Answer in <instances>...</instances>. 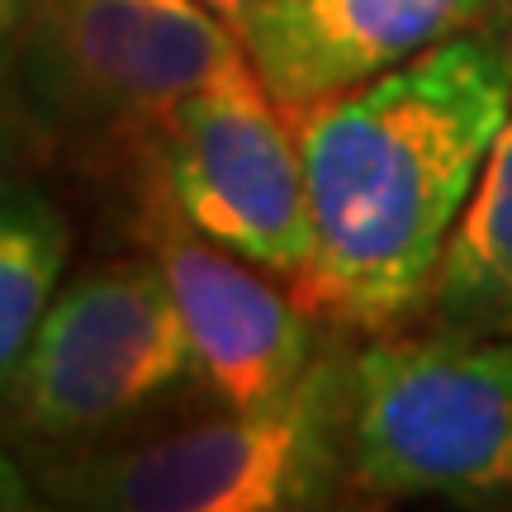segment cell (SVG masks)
<instances>
[{"instance_id": "1", "label": "cell", "mask_w": 512, "mask_h": 512, "mask_svg": "<svg viewBox=\"0 0 512 512\" xmlns=\"http://www.w3.org/2000/svg\"><path fill=\"white\" fill-rule=\"evenodd\" d=\"M508 114L512 34L494 24L290 114L313 223L294 299L361 332L427 304Z\"/></svg>"}, {"instance_id": "2", "label": "cell", "mask_w": 512, "mask_h": 512, "mask_svg": "<svg viewBox=\"0 0 512 512\" xmlns=\"http://www.w3.org/2000/svg\"><path fill=\"white\" fill-rule=\"evenodd\" d=\"M347 427V380L313 366L280 403L81 451L38 494L105 512H280L323 503Z\"/></svg>"}, {"instance_id": "3", "label": "cell", "mask_w": 512, "mask_h": 512, "mask_svg": "<svg viewBox=\"0 0 512 512\" xmlns=\"http://www.w3.org/2000/svg\"><path fill=\"white\" fill-rule=\"evenodd\" d=\"M347 460L375 494H508L512 337L370 342L347 370Z\"/></svg>"}, {"instance_id": "4", "label": "cell", "mask_w": 512, "mask_h": 512, "mask_svg": "<svg viewBox=\"0 0 512 512\" xmlns=\"http://www.w3.org/2000/svg\"><path fill=\"white\" fill-rule=\"evenodd\" d=\"M190 375V342L157 261H100L57 290L0 389V413L29 441L76 446L152 408Z\"/></svg>"}, {"instance_id": "5", "label": "cell", "mask_w": 512, "mask_h": 512, "mask_svg": "<svg viewBox=\"0 0 512 512\" xmlns=\"http://www.w3.org/2000/svg\"><path fill=\"white\" fill-rule=\"evenodd\" d=\"M29 86L72 138L157 143L195 91L247 62L204 0H38Z\"/></svg>"}, {"instance_id": "6", "label": "cell", "mask_w": 512, "mask_h": 512, "mask_svg": "<svg viewBox=\"0 0 512 512\" xmlns=\"http://www.w3.org/2000/svg\"><path fill=\"white\" fill-rule=\"evenodd\" d=\"M166 204L195 233L247 256L275 280H299L313 252L309 181L294 119L252 62L195 91L157 133Z\"/></svg>"}, {"instance_id": "7", "label": "cell", "mask_w": 512, "mask_h": 512, "mask_svg": "<svg viewBox=\"0 0 512 512\" xmlns=\"http://www.w3.org/2000/svg\"><path fill=\"white\" fill-rule=\"evenodd\" d=\"M152 261L176 299L195 380L223 408L280 403L313 370L309 309L271 271L195 233L171 204L152 228Z\"/></svg>"}, {"instance_id": "8", "label": "cell", "mask_w": 512, "mask_h": 512, "mask_svg": "<svg viewBox=\"0 0 512 512\" xmlns=\"http://www.w3.org/2000/svg\"><path fill=\"white\" fill-rule=\"evenodd\" d=\"M503 15L508 0H261L238 38L275 105L299 114Z\"/></svg>"}, {"instance_id": "9", "label": "cell", "mask_w": 512, "mask_h": 512, "mask_svg": "<svg viewBox=\"0 0 512 512\" xmlns=\"http://www.w3.org/2000/svg\"><path fill=\"white\" fill-rule=\"evenodd\" d=\"M427 304L451 332L512 337V114L489 147L475 195L441 252Z\"/></svg>"}, {"instance_id": "10", "label": "cell", "mask_w": 512, "mask_h": 512, "mask_svg": "<svg viewBox=\"0 0 512 512\" xmlns=\"http://www.w3.org/2000/svg\"><path fill=\"white\" fill-rule=\"evenodd\" d=\"M72 228L43 190L0 181V389L34 342L48 304L62 290Z\"/></svg>"}, {"instance_id": "11", "label": "cell", "mask_w": 512, "mask_h": 512, "mask_svg": "<svg viewBox=\"0 0 512 512\" xmlns=\"http://www.w3.org/2000/svg\"><path fill=\"white\" fill-rule=\"evenodd\" d=\"M38 508V484H29V475L15 465V456L0 441V512H24Z\"/></svg>"}, {"instance_id": "12", "label": "cell", "mask_w": 512, "mask_h": 512, "mask_svg": "<svg viewBox=\"0 0 512 512\" xmlns=\"http://www.w3.org/2000/svg\"><path fill=\"white\" fill-rule=\"evenodd\" d=\"M38 0H0V48H5V38H15L24 29V19L34 15Z\"/></svg>"}, {"instance_id": "13", "label": "cell", "mask_w": 512, "mask_h": 512, "mask_svg": "<svg viewBox=\"0 0 512 512\" xmlns=\"http://www.w3.org/2000/svg\"><path fill=\"white\" fill-rule=\"evenodd\" d=\"M204 5H209V10H219L233 29H242V24L256 15V5H261V0H204Z\"/></svg>"}, {"instance_id": "14", "label": "cell", "mask_w": 512, "mask_h": 512, "mask_svg": "<svg viewBox=\"0 0 512 512\" xmlns=\"http://www.w3.org/2000/svg\"><path fill=\"white\" fill-rule=\"evenodd\" d=\"M503 19H508V34H512V0H508V15H503Z\"/></svg>"}]
</instances>
